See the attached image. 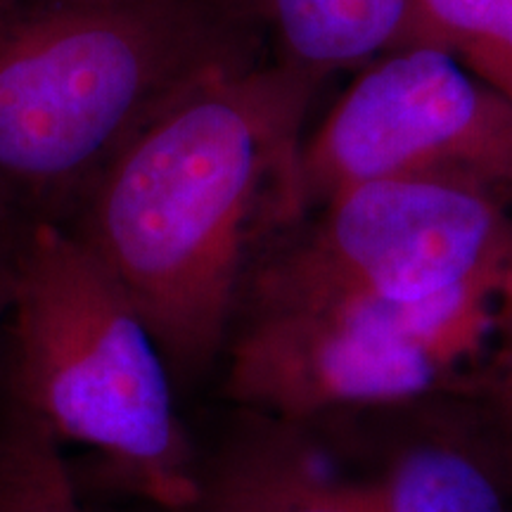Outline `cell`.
Instances as JSON below:
<instances>
[{"label": "cell", "mask_w": 512, "mask_h": 512, "mask_svg": "<svg viewBox=\"0 0 512 512\" xmlns=\"http://www.w3.org/2000/svg\"><path fill=\"white\" fill-rule=\"evenodd\" d=\"M318 88L273 57L211 76L60 223L121 287L174 382L223 354L252 247L297 219L294 169Z\"/></svg>", "instance_id": "6da1fadb"}, {"label": "cell", "mask_w": 512, "mask_h": 512, "mask_svg": "<svg viewBox=\"0 0 512 512\" xmlns=\"http://www.w3.org/2000/svg\"><path fill=\"white\" fill-rule=\"evenodd\" d=\"M268 53L254 0H0V209L64 223L159 114Z\"/></svg>", "instance_id": "7a4b0ae2"}, {"label": "cell", "mask_w": 512, "mask_h": 512, "mask_svg": "<svg viewBox=\"0 0 512 512\" xmlns=\"http://www.w3.org/2000/svg\"><path fill=\"white\" fill-rule=\"evenodd\" d=\"M0 335V399L100 458L150 508L185 510L200 465L162 351L100 261L53 221L19 223Z\"/></svg>", "instance_id": "3957f363"}, {"label": "cell", "mask_w": 512, "mask_h": 512, "mask_svg": "<svg viewBox=\"0 0 512 512\" xmlns=\"http://www.w3.org/2000/svg\"><path fill=\"white\" fill-rule=\"evenodd\" d=\"M498 302L242 294L223 349L226 394L259 418L306 427L453 392L482 356Z\"/></svg>", "instance_id": "277c9868"}, {"label": "cell", "mask_w": 512, "mask_h": 512, "mask_svg": "<svg viewBox=\"0 0 512 512\" xmlns=\"http://www.w3.org/2000/svg\"><path fill=\"white\" fill-rule=\"evenodd\" d=\"M266 240L240 294L430 306L501 299L512 283L510 202L465 183L354 185Z\"/></svg>", "instance_id": "5b68a950"}, {"label": "cell", "mask_w": 512, "mask_h": 512, "mask_svg": "<svg viewBox=\"0 0 512 512\" xmlns=\"http://www.w3.org/2000/svg\"><path fill=\"white\" fill-rule=\"evenodd\" d=\"M392 178L475 185L512 204V102L444 50L380 55L304 136L297 219L337 192Z\"/></svg>", "instance_id": "8992f818"}, {"label": "cell", "mask_w": 512, "mask_h": 512, "mask_svg": "<svg viewBox=\"0 0 512 512\" xmlns=\"http://www.w3.org/2000/svg\"><path fill=\"white\" fill-rule=\"evenodd\" d=\"M384 408L389 430L361 475L347 477L380 512H512V479L456 392Z\"/></svg>", "instance_id": "52a82bcc"}, {"label": "cell", "mask_w": 512, "mask_h": 512, "mask_svg": "<svg viewBox=\"0 0 512 512\" xmlns=\"http://www.w3.org/2000/svg\"><path fill=\"white\" fill-rule=\"evenodd\" d=\"M219 456L200 467L202 512H380L330 470L304 430L252 415Z\"/></svg>", "instance_id": "ba28073f"}, {"label": "cell", "mask_w": 512, "mask_h": 512, "mask_svg": "<svg viewBox=\"0 0 512 512\" xmlns=\"http://www.w3.org/2000/svg\"><path fill=\"white\" fill-rule=\"evenodd\" d=\"M275 62L323 86L399 48L408 0H254Z\"/></svg>", "instance_id": "9c48e42d"}, {"label": "cell", "mask_w": 512, "mask_h": 512, "mask_svg": "<svg viewBox=\"0 0 512 512\" xmlns=\"http://www.w3.org/2000/svg\"><path fill=\"white\" fill-rule=\"evenodd\" d=\"M408 46L444 50L512 102V0H408Z\"/></svg>", "instance_id": "30bf717a"}, {"label": "cell", "mask_w": 512, "mask_h": 512, "mask_svg": "<svg viewBox=\"0 0 512 512\" xmlns=\"http://www.w3.org/2000/svg\"><path fill=\"white\" fill-rule=\"evenodd\" d=\"M0 512H86L62 446L0 399Z\"/></svg>", "instance_id": "8fae6325"}, {"label": "cell", "mask_w": 512, "mask_h": 512, "mask_svg": "<svg viewBox=\"0 0 512 512\" xmlns=\"http://www.w3.org/2000/svg\"><path fill=\"white\" fill-rule=\"evenodd\" d=\"M456 392L472 408L512 479V283L498 302L482 356Z\"/></svg>", "instance_id": "7c38bea8"}, {"label": "cell", "mask_w": 512, "mask_h": 512, "mask_svg": "<svg viewBox=\"0 0 512 512\" xmlns=\"http://www.w3.org/2000/svg\"><path fill=\"white\" fill-rule=\"evenodd\" d=\"M10 249H0V325L5 320V311H8L10 299Z\"/></svg>", "instance_id": "4fadbf2b"}, {"label": "cell", "mask_w": 512, "mask_h": 512, "mask_svg": "<svg viewBox=\"0 0 512 512\" xmlns=\"http://www.w3.org/2000/svg\"><path fill=\"white\" fill-rule=\"evenodd\" d=\"M15 230H17L15 223H12L8 216H5V211L0 209V249H8L12 245Z\"/></svg>", "instance_id": "5bb4252c"}, {"label": "cell", "mask_w": 512, "mask_h": 512, "mask_svg": "<svg viewBox=\"0 0 512 512\" xmlns=\"http://www.w3.org/2000/svg\"><path fill=\"white\" fill-rule=\"evenodd\" d=\"M152 512H192L190 508H185V510H162V508H152Z\"/></svg>", "instance_id": "9a60e30c"}, {"label": "cell", "mask_w": 512, "mask_h": 512, "mask_svg": "<svg viewBox=\"0 0 512 512\" xmlns=\"http://www.w3.org/2000/svg\"><path fill=\"white\" fill-rule=\"evenodd\" d=\"M190 510H192V512H202V510H197V508H190Z\"/></svg>", "instance_id": "2e32d148"}]
</instances>
